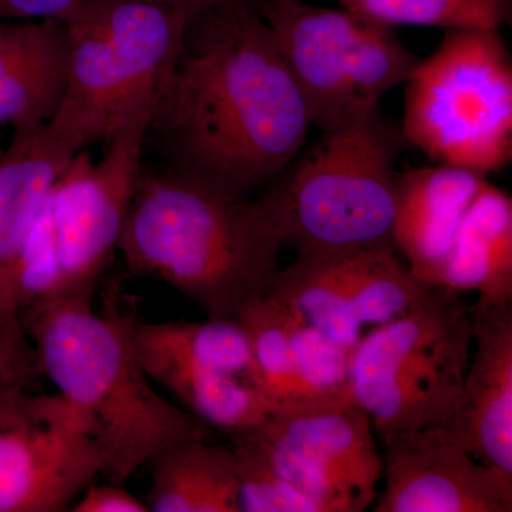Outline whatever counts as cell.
Masks as SVG:
<instances>
[{
    "label": "cell",
    "mask_w": 512,
    "mask_h": 512,
    "mask_svg": "<svg viewBox=\"0 0 512 512\" xmlns=\"http://www.w3.org/2000/svg\"><path fill=\"white\" fill-rule=\"evenodd\" d=\"M311 126L261 13L220 8L188 23L144 144L153 143L164 170L251 197L301 153Z\"/></svg>",
    "instance_id": "6da1fadb"
},
{
    "label": "cell",
    "mask_w": 512,
    "mask_h": 512,
    "mask_svg": "<svg viewBox=\"0 0 512 512\" xmlns=\"http://www.w3.org/2000/svg\"><path fill=\"white\" fill-rule=\"evenodd\" d=\"M282 244L258 198L143 164L117 251L210 319H238L264 298Z\"/></svg>",
    "instance_id": "7a4b0ae2"
},
{
    "label": "cell",
    "mask_w": 512,
    "mask_h": 512,
    "mask_svg": "<svg viewBox=\"0 0 512 512\" xmlns=\"http://www.w3.org/2000/svg\"><path fill=\"white\" fill-rule=\"evenodd\" d=\"M90 298L60 296L19 313L43 376L86 413L104 451L103 474L123 484L171 444L210 440L207 424L151 387L134 345L136 313Z\"/></svg>",
    "instance_id": "3957f363"
},
{
    "label": "cell",
    "mask_w": 512,
    "mask_h": 512,
    "mask_svg": "<svg viewBox=\"0 0 512 512\" xmlns=\"http://www.w3.org/2000/svg\"><path fill=\"white\" fill-rule=\"evenodd\" d=\"M404 143L380 107L322 130L258 198L282 247L296 255L394 248L396 163Z\"/></svg>",
    "instance_id": "277c9868"
},
{
    "label": "cell",
    "mask_w": 512,
    "mask_h": 512,
    "mask_svg": "<svg viewBox=\"0 0 512 512\" xmlns=\"http://www.w3.org/2000/svg\"><path fill=\"white\" fill-rule=\"evenodd\" d=\"M192 19L148 0H80L60 19L69 64L50 133L74 153L106 143L128 117L154 104Z\"/></svg>",
    "instance_id": "5b68a950"
},
{
    "label": "cell",
    "mask_w": 512,
    "mask_h": 512,
    "mask_svg": "<svg viewBox=\"0 0 512 512\" xmlns=\"http://www.w3.org/2000/svg\"><path fill=\"white\" fill-rule=\"evenodd\" d=\"M470 306L434 286L399 318L357 343L350 355L353 403L380 439L443 426L456 412L473 355Z\"/></svg>",
    "instance_id": "8992f818"
},
{
    "label": "cell",
    "mask_w": 512,
    "mask_h": 512,
    "mask_svg": "<svg viewBox=\"0 0 512 512\" xmlns=\"http://www.w3.org/2000/svg\"><path fill=\"white\" fill-rule=\"evenodd\" d=\"M404 84L406 143L484 175L510 163L512 62L500 29L446 30Z\"/></svg>",
    "instance_id": "52a82bcc"
},
{
    "label": "cell",
    "mask_w": 512,
    "mask_h": 512,
    "mask_svg": "<svg viewBox=\"0 0 512 512\" xmlns=\"http://www.w3.org/2000/svg\"><path fill=\"white\" fill-rule=\"evenodd\" d=\"M261 16L320 130L380 107L384 94L406 83L420 62L392 26L348 9L266 0Z\"/></svg>",
    "instance_id": "ba28073f"
},
{
    "label": "cell",
    "mask_w": 512,
    "mask_h": 512,
    "mask_svg": "<svg viewBox=\"0 0 512 512\" xmlns=\"http://www.w3.org/2000/svg\"><path fill=\"white\" fill-rule=\"evenodd\" d=\"M151 111L153 104L128 117L106 141V154L97 163L86 150L74 154L53 188L49 208L62 272L60 296L93 299L119 247L143 171Z\"/></svg>",
    "instance_id": "9c48e42d"
},
{
    "label": "cell",
    "mask_w": 512,
    "mask_h": 512,
    "mask_svg": "<svg viewBox=\"0 0 512 512\" xmlns=\"http://www.w3.org/2000/svg\"><path fill=\"white\" fill-rule=\"evenodd\" d=\"M231 439L251 448L320 512H363L375 504L382 456L372 421L356 404L268 416Z\"/></svg>",
    "instance_id": "30bf717a"
},
{
    "label": "cell",
    "mask_w": 512,
    "mask_h": 512,
    "mask_svg": "<svg viewBox=\"0 0 512 512\" xmlns=\"http://www.w3.org/2000/svg\"><path fill=\"white\" fill-rule=\"evenodd\" d=\"M431 288L414 278L394 248L352 249L296 255L278 269L266 296L353 350L370 330L419 305Z\"/></svg>",
    "instance_id": "8fae6325"
},
{
    "label": "cell",
    "mask_w": 512,
    "mask_h": 512,
    "mask_svg": "<svg viewBox=\"0 0 512 512\" xmlns=\"http://www.w3.org/2000/svg\"><path fill=\"white\" fill-rule=\"evenodd\" d=\"M96 426L62 394H36L0 429V512H63L103 474Z\"/></svg>",
    "instance_id": "7c38bea8"
},
{
    "label": "cell",
    "mask_w": 512,
    "mask_h": 512,
    "mask_svg": "<svg viewBox=\"0 0 512 512\" xmlns=\"http://www.w3.org/2000/svg\"><path fill=\"white\" fill-rule=\"evenodd\" d=\"M375 512H511L512 480L478 461L441 426L382 439Z\"/></svg>",
    "instance_id": "4fadbf2b"
},
{
    "label": "cell",
    "mask_w": 512,
    "mask_h": 512,
    "mask_svg": "<svg viewBox=\"0 0 512 512\" xmlns=\"http://www.w3.org/2000/svg\"><path fill=\"white\" fill-rule=\"evenodd\" d=\"M474 350L456 412L443 429L512 480V303L470 308Z\"/></svg>",
    "instance_id": "5bb4252c"
},
{
    "label": "cell",
    "mask_w": 512,
    "mask_h": 512,
    "mask_svg": "<svg viewBox=\"0 0 512 512\" xmlns=\"http://www.w3.org/2000/svg\"><path fill=\"white\" fill-rule=\"evenodd\" d=\"M487 181L484 174L446 164L397 175L393 245L414 278L440 286L461 221Z\"/></svg>",
    "instance_id": "9a60e30c"
},
{
    "label": "cell",
    "mask_w": 512,
    "mask_h": 512,
    "mask_svg": "<svg viewBox=\"0 0 512 512\" xmlns=\"http://www.w3.org/2000/svg\"><path fill=\"white\" fill-rule=\"evenodd\" d=\"M74 151L47 124L19 127L0 158V312H16L12 284L23 245ZM18 313V312H16Z\"/></svg>",
    "instance_id": "2e32d148"
},
{
    "label": "cell",
    "mask_w": 512,
    "mask_h": 512,
    "mask_svg": "<svg viewBox=\"0 0 512 512\" xmlns=\"http://www.w3.org/2000/svg\"><path fill=\"white\" fill-rule=\"evenodd\" d=\"M69 39L62 20H0V124H47L62 100Z\"/></svg>",
    "instance_id": "e0dca14e"
},
{
    "label": "cell",
    "mask_w": 512,
    "mask_h": 512,
    "mask_svg": "<svg viewBox=\"0 0 512 512\" xmlns=\"http://www.w3.org/2000/svg\"><path fill=\"white\" fill-rule=\"evenodd\" d=\"M441 288L477 292V303H512V198L488 183L461 221L448 252Z\"/></svg>",
    "instance_id": "ac0fdd59"
},
{
    "label": "cell",
    "mask_w": 512,
    "mask_h": 512,
    "mask_svg": "<svg viewBox=\"0 0 512 512\" xmlns=\"http://www.w3.org/2000/svg\"><path fill=\"white\" fill-rule=\"evenodd\" d=\"M148 511L239 512L238 478L231 447L183 440L150 460Z\"/></svg>",
    "instance_id": "d6986e66"
},
{
    "label": "cell",
    "mask_w": 512,
    "mask_h": 512,
    "mask_svg": "<svg viewBox=\"0 0 512 512\" xmlns=\"http://www.w3.org/2000/svg\"><path fill=\"white\" fill-rule=\"evenodd\" d=\"M134 345L141 365L173 363L229 373L258 384L251 340L238 319L160 323L138 320Z\"/></svg>",
    "instance_id": "ffe728a7"
},
{
    "label": "cell",
    "mask_w": 512,
    "mask_h": 512,
    "mask_svg": "<svg viewBox=\"0 0 512 512\" xmlns=\"http://www.w3.org/2000/svg\"><path fill=\"white\" fill-rule=\"evenodd\" d=\"M143 367L150 379L167 387L192 416L211 429L235 436L254 429L269 416L258 384L245 377L164 362Z\"/></svg>",
    "instance_id": "44dd1931"
},
{
    "label": "cell",
    "mask_w": 512,
    "mask_h": 512,
    "mask_svg": "<svg viewBox=\"0 0 512 512\" xmlns=\"http://www.w3.org/2000/svg\"><path fill=\"white\" fill-rule=\"evenodd\" d=\"M343 9L387 26L500 29L510 19L511 0H338Z\"/></svg>",
    "instance_id": "7402d4cb"
},
{
    "label": "cell",
    "mask_w": 512,
    "mask_h": 512,
    "mask_svg": "<svg viewBox=\"0 0 512 512\" xmlns=\"http://www.w3.org/2000/svg\"><path fill=\"white\" fill-rule=\"evenodd\" d=\"M43 376L19 313L0 312V429L25 416Z\"/></svg>",
    "instance_id": "603a6c76"
},
{
    "label": "cell",
    "mask_w": 512,
    "mask_h": 512,
    "mask_svg": "<svg viewBox=\"0 0 512 512\" xmlns=\"http://www.w3.org/2000/svg\"><path fill=\"white\" fill-rule=\"evenodd\" d=\"M50 200V198H49ZM62 293V272L57 256L55 229L49 202L33 225L20 252L12 284V305L16 312Z\"/></svg>",
    "instance_id": "cb8c5ba5"
},
{
    "label": "cell",
    "mask_w": 512,
    "mask_h": 512,
    "mask_svg": "<svg viewBox=\"0 0 512 512\" xmlns=\"http://www.w3.org/2000/svg\"><path fill=\"white\" fill-rule=\"evenodd\" d=\"M238 478L239 512H320L241 441L232 440Z\"/></svg>",
    "instance_id": "d4e9b609"
},
{
    "label": "cell",
    "mask_w": 512,
    "mask_h": 512,
    "mask_svg": "<svg viewBox=\"0 0 512 512\" xmlns=\"http://www.w3.org/2000/svg\"><path fill=\"white\" fill-rule=\"evenodd\" d=\"M70 508L73 512H144L147 505L120 485H94L83 491L82 498Z\"/></svg>",
    "instance_id": "484cf974"
},
{
    "label": "cell",
    "mask_w": 512,
    "mask_h": 512,
    "mask_svg": "<svg viewBox=\"0 0 512 512\" xmlns=\"http://www.w3.org/2000/svg\"><path fill=\"white\" fill-rule=\"evenodd\" d=\"M80 0H0V20L62 19Z\"/></svg>",
    "instance_id": "4316f807"
},
{
    "label": "cell",
    "mask_w": 512,
    "mask_h": 512,
    "mask_svg": "<svg viewBox=\"0 0 512 512\" xmlns=\"http://www.w3.org/2000/svg\"><path fill=\"white\" fill-rule=\"evenodd\" d=\"M148 2L167 6V8L185 13L190 18H195L202 12L220 8H247L261 13L266 0H148Z\"/></svg>",
    "instance_id": "83f0119b"
},
{
    "label": "cell",
    "mask_w": 512,
    "mask_h": 512,
    "mask_svg": "<svg viewBox=\"0 0 512 512\" xmlns=\"http://www.w3.org/2000/svg\"><path fill=\"white\" fill-rule=\"evenodd\" d=\"M2 154H3V148H2V146H0V158H2Z\"/></svg>",
    "instance_id": "f1b7e54d"
}]
</instances>
